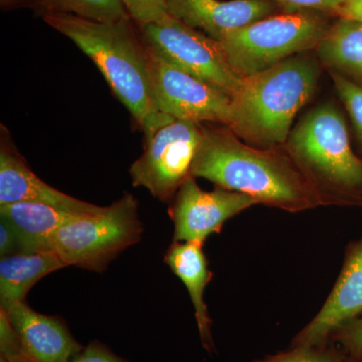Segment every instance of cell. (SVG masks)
Segmentation results:
<instances>
[{
	"mask_svg": "<svg viewBox=\"0 0 362 362\" xmlns=\"http://www.w3.org/2000/svg\"><path fill=\"white\" fill-rule=\"evenodd\" d=\"M33 0H0L2 8H13L23 4H33Z\"/></svg>",
	"mask_w": 362,
	"mask_h": 362,
	"instance_id": "cell-29",
	"label": "cell"
},
{
	"mask_svg": "<svg viewBox=\"0 0 362 362\" xmlns=\"http://www.w3.org/2000/svg\"><path fill=\"white\" fill-rule=\"evenodd\" d=\"M202 247L204 244L199 242H173L164 255V262L187 287L194 304L202 345L211 351L214 347L211 330V319L204 298L213 273L209 270V263Z\"/></svg>",
	"mask_w": 362,
	"mask_h": 362,
	"instance_id": "cell-16",
	"label": "cell"
},
{
	"mask_svg": "<svg viewBox=\"0 0 362 362\" xmlns=\"http://www.w3.org/2000/svg\"><path fill=\"white\" fill-rule=\"evenodd\" d=\"M329 74L338 96L349 112L357 138L362 146V85L357 84L334 71H329Z\"/></svg>",
	"mask_w": 362,
	"mask_h": 362,
	"instance_id": "cell-20",
	"label": "cell"
},
{
	"mask_svg": "<svg viewBox=\"0 0 362 362\" xmlns=\"http://www.w3.org/2000/svg\"><path fill=\"white\" fill-rule=\"evenodd\" d=\"M65 267L54 251L18 252L0 259V308L7 310L25 301L26 295L40 279Z\"/></svg>",
	"mask_w": 362,
	"mask_h": 362,
	"instance_id": "cell-17",
	"label": "cell"
},
{
	"mask_svg": "<svg viewBox=\"0 0 362 362\" xmlns=\"http://www.w3.org/2000/svg\"><path fill=\"white\" fill-rule=\"evenodd\" d=\"M70 362H129L116 356L99 341H93L83 349Z\"/></svg>",
	"mask_w": 362,
	"mask_h": 362,
	"instance_id": "cell-25",
	"label": "cell"
},
{
	"mask_svg": "<svg viewBox=\"0 0 362 362\" xmlns=\"http://www.w3.org/2000/svg\"><path fill=\"white\" fill-rule=\"evenodd\" d=\"M284 11H314L334 16L345 0H274Z\"/></svg>",
	"mask_w": 362,
	"mask_h": 362,
	"instance_id": "cell-24",
	"label": "cell"
},
{
	"mask_svg": "<svg viewBox=\"0 0 362 362\" xmlns=\"http://www.w3.org/2000/svg\"><path fill=\"white\" fill-rule=\"evenodd\" d=\"M40 13H68L87 20L111 23L129 18L122 0H33Z\"/></svg>",
	"mask_w": 362,
	"mask_h": 362,
	"instance_id": "cell-19",
	"label": "cell"
},
{
	"mask_svg": "<svg viewBox=\"0 0 362 362\" xmlns=\"http://www.w3.org/2000/svg\"><path fill=\"white\" fill-rule=\"evenodd\" d=\"M320 74L318 58L304 52L244 78L232 98L226 127L257 148L284 147L298 112L315 94Z\"/></svg>",
	"mask_w": 362,
	"mask_h": 362,
	"instance_id": "cell-2",
	"label": "cell"
},
{
	"mask_svg": "<svg viewBox=\"0 0 362 362\" xmlns=\"http://www.w3.org/2000/svg\"><path fill=\"white\" fill-rule=\"evenodd\" d=\"M315 51L328 71L362 85V23L338 18Z\"/></svg>",
	"mask_w": 362,
	"mask_h": 362,
	"instance_id": "cell-18",
	"label": "cell"
},
{
	"mask_svg": "<svg viewBox=\"0 0 362 362\" xmlns=\"http://www.w3.org/2000/svg\"><path fill=\"white\" fill-rule=\"evenodd\" d=\"M42 18L94 62L143 132L156 124L162 113L152 97L146 47L130 16L111 23L68 13H47Z\"/></svg>",
	"mask_w": 362,
	"mask_h": 362,
	"instance_id": "cell-3",
	"label": "cell"
},
{
	"mask_svg": "<svg viewBox=\"0 0 362 362\" xmlns=\"http://www.w3.org/2000/svg\"><path fill=\"white\" fill-rule=\"evenodd\" d=\"M284 149L320 206H362V160L351 148L346 122L337 106L326 102L305 114Z\"/></svg>",
	"mask_w": 362,
	"mask_h": 362,
	"instance_id": "cell-4",
	"label": "cell"
},
{
	"mask_svg": "<svg viewBox=\"0 0 362 362\" xmlns=\"http://www.w3.org/2000/svg\"><path fill=\"white\" fill-rule=\"evenodd\" d=\"M142 235L137 199L125 192L102 211L82 214L62 226L52 250L66 267L102 273L121 252L139 243Z\"/></svg>",
	"mask_w": 362,
	"mask_h": 362,
	"instance_id": "cell-6",
	"label": "cell"
},
{
	"mask_svg": "<svg viewBox=\"0 0 362 362\" xmlns=\"http://www.w3.org/2000/svg\"><path fill=\"white\" fill-rule=\"evenodd\" d=\"M0 362H11V361H6V359L4 358V357H0Z\"/></svg>",
	"mask_w": 362,
	"mask_h": 362,
	"instance_id": "cell-30",
	"label": "cell"
},
{
	"mask_svg": "<svg viewBox=\"0 0 362 362\" xmlns=\"http://www.w3.org/2000/svg\"><path fill=\"white\" fill-rule=\"evenodd\" d=\"M82 214L40 202H18L0 206V218L13 226L23 254L54 251V240L59 228Z\"/></svg>",
	"mask_w": 362,
	"mask_h": 362,
	"instance_id": "cell-15",
	"label": "cell"
},
{
	"mask_svg": "<svg viewBox=\"0 0 362 362\" xmlns=\"http://www.w3.org/2000/svg\"><path fill=\"white\" fill-rule=\"evenodd\" d=\"M362 312V240L350 247L341 273L321 310L295 340L296 347H315Z\"/></svg>",
	"mask_w": 362,
	"mask_h": 362,
	"instance_id": "cell-13",
	"label": "cell"
},
{
	"mask_svg": "<svg viewBox=\"0 0 362 362\" xmlns=\"http://www.w3.org/2000/svg\"><path fill=\"white\" fill-rule=\"evenodd\" d=\"M21 252L18 235L13 226L0 218V258Z\"/></svg>",
	"mask_w": 362,
	"mask_h": 362,
	"instance_id": "cell-26",
	"label": "cell"
},
{
	"mask_svg": "<svg viewBox=\"0 0 362 362\" xmlns=\"http://www.w3.org/2000/svg\"><path fill=\"white\" fill-rule=\"evenodd\" d=\"M146 52L157 110L176 120L228 126L232 104L228 94L171 65L147 47Z\"/></svg>",
	"mask_w": 362,
	"mask_h": 362,
	"instance_id": "cell-9",
	"label": "cell"
},
{
	"mask_svg": "<svg viewBox=\"0 0 362 362\" xmlns=\"http://www.w3.org/2000/svg\"><path fill=\"white\" fill-rule=\"evenodd\" d=\"M169 207L175 226L173 242L204 244L213 233H220L226 221L246 211L258 202L249 195L216 187L206 192L194 176L181 185Z\"/></svg>",
	"mask_w": 362,
	"mask_h": 362,
	"instance_id": "cell-10",
	"label": "cell"
},
{
	"mask_svg": "<svg viewBox=\"0 0 362 362\" xmlns=\"http://www.w3.org/2000/svg\"><path fill=\"white\" fill-rule=\"evenodd\" d=\"M0 145V206L13 202H40L78 214H95L104 206L81 201L47 185L30 169L2 128Z\"/></svg>",
	"mask_w": 362,
	"mask_h": 362,
	"instance_id": "cell-12",
	"label": "cell"
},
{
	"mask_svg": "<svg viewBox=\"0 0 362 362\" xmlns=\"http://www.w3.org/2000/svg\"><path fill=\"white\" fill-rule=\"evenodd\" d=\"M6 311L32 362H70L84 349L58 317L39 313L25 301Z\"/></svg>",
	"mask_w": 362,
	"mask_h": 362,
	"instance_id": "cell-14",
	"label": "cell"
},
{
	"mask_svg": "<svg viewBox=\"0 0 362 362\" xmlns=\"http://www.w3.org/2000/svg\"><path fill=\"white\" fill-rule=\"evenodd\" d=\"M331 25L320 11H283L228 33L220 44L233 70L247 78L316 49Z\"/></svg>",
	"mask_w": 362,
	"mask_h": 362,
	"instance_id": "cell-5",
	"label": "cell"
},
{
	"mask_svg": "<svg viewBox=\"0 0 362 362\" xmlns=\"http://www.w3.org/2000/svg\"><path fill=\"white\" fill-rule=\"evenodd\" d=\"M258 362H339L334 356L317 351L313 347H296Z\"/></svg>",
	"mask_w": 362,
	"mask_h": 362,
	"instance_id": "cell-23",
	"label": "cell"
},
{
	"mask_svg": "<svg viewBox=\"0 0 362 362\" xmlns=\"http://www.w3.org/2000/svg\"><path fill=\"white\" fill-rule=\"evenodd\" d=\"M130 18L137 25L162 23L171 18L166 0H122Z\"/></svg>",
	"mask_w": 362,
	"mask_h": 362,
	"instance_id": "cell-21",
	"label": "cell"
},
{
	"mask_svg": "<svg viewBox=\"0 0 362 362\" xmlns=\"http://www.w3.org/2000/svg\"><path fill=\"white\" fill-rule=\"evenodd\" d=\"M190 175L288 213L320 206L284 147L257 148L220 124H204Z\"/></svg>",
	"mask_w": 362,
	"mask_h": 362,
	"instance_id": "cell-1",
	"label": "cell"
},
{
	"mask_svg": "<svg viewBox=\"0 0 362 362\" xmlns=\"http://www.w3.org/2000/svg\"><path fill=\"white\" fill-rule=\"evenodd\" d=\"M334 16L340 20L362 23V0H345Z\"/></svg>",
	"mask_w": 362,
	"mask_h": 362,
	"instance_id": "cell-28",
	"label": "cell"
},
{
	"mask_svg": "<svg viewBox=\"0 0 362 362\" xmlns=\"http://www.w3.org/2000/svg\"><path fill=\"white\" fill-rule=\"evenodd\" d=\"M341 339L350 351L361 356L362 354V319L349 325L342 333Z\"/></svg>",
	"mask_w": 362,
	"mask_h": 362,
	"instance_id": "cell-27",
	"label": "cell"
},
{
	"mask_svg": "<svg viewBox=\"0 0 362 362\" xmlns=\"http://www.w3.org/2000/svg\"><path fill=\"white\" fill-rule=\"evenodd\" d=\"M144 147L131 165L134 187H141L160 202L173 201L187 180L204 136V124L176 120L165 115L144 131Z\"/></svg>",
	"mask_w": 362,
	"mask_h": 362,
	"instance_id": "cell-7",
	"label": "cell"
},
{
	"mask_svg": "<svg viewBox=\"0 0 362 362\" xmlns=\"http://www.w3.org/2000/svg\"><path fill=\"white\" fill-rule=\"evenodd\" d=\"M176 20L220 42L228 33L284 11L274 0H166Z\"/></svg>",
	"mask_w": 362,
	"mask_h": 362,
	"instance_id": "cell-11",
	"label": "cell"
},
{
	"mask_svg": "<svg viewBox=\"0 0 362 362\" xmlns=\"http://www.w3.org/2000/svg\"><path fill=\"white\" fill-rule=\"evenodd\" d=\"M0 357L11 362H32L26 356L20 335L4 308H0Z\"/></svg>",
	"mask_w": 362,
	"mask_h": 362,
	"instance_id": "cell-22",
	"label": "cell"
},
{
	"mask_svg": "<svg viewBox=\"0 0 362 362\" xmlns=\"http://www.w3.org/2000/svg\"><path fill=\"white\" fill-rule=\"evenodd\" d=\"M137 26L144 45L171 65L218 88L230 99L240 90L244 78L233 70L218 40L173 16L165 23Z\"/></svg>",
	"mask_w": 362,
	"mask_h": 362,
	"instance_id": "cell-8",
	"label": "cell"
}]
</instances>
